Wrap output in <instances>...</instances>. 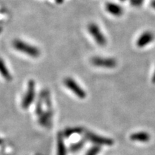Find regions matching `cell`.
Instances as JSON below:
<instances>
[{
  "instance_id": "1",
  "label": "cell",
  "mask_w": 155,
  "mask_h": 155,
  "mask_svg": "<svg viewBox=\"0 0 155 155\" xmlns=\"http://www.w3.org/2000/svg\"><path fill=\"white\" fill-rule=\"evenodd\" d=\"M12 46L17 51L33 58H38L40 55V50L38 48L19 39L13 40Z\"/></svg>"
},
{
  "instance_id": "2",
  "label": "cell",
  "mask_w": 155,
  "mask_h": 155,
  "mask_svg": "<svg viewBox=\"0 0 155 155\" xmlns=\"http://www.w3.org/2000/svg\"><path fill=\"white\" fill-rule=\"evenodd\" d=\"M88 30L97 44L99 45L101 47L106 45L107 43V40L104 33L101 32L99 27L96 23L91 22L88 25Z\"/></svg>"
},
{
  "instance_id": "3",
  "label": "cell",
  "mask_w": 155,
  "mask_h": 155,
  "mask_svg": "<svg viewBox=\"0 0 155 155\" xmlns=\"http://www.w3.org/2000/svg\"><path fill=\"white\" fill-rule=\"evenodd\" d=\"M35 96V82L33 80H30L28 83V88L22 101V107L24 109L29 108L33 102Z\"/></svg>"
},
{
  "instance_id": "4",
  "label": "cell",
  "mask_w": 155,
  "mask_h": 155,
  "mask_svg": "<svg viewBox=\"0 0 155 155\" xmlns=\"http://www.w3.org/2000/svg\"><path fill=\"white\" fill-rule=\"evenodd\" d=\"M65 86L69 90H71L75 96L78 97L81 99H84L86 96V93L81 87L79 86L78 83L72 78L67 77L64 79L63 81Z\"/></svg>"
},
{
  "instance_id": "5",
  "label": "cell",
  "mask_w": 155,
  "mask_h": 155,
  "mask_svg": "<svg viewBox=\"0 0 155 155\" xmlns=\"http://www.w3.org/2000/svg\"><path fill=\"white\" fill-rule=\"evenodd\" d=\"M86 139H88L92 143L97 144L98 146L100 145H104V146H112L114 144V141L111 139L106 138V137H102V136L96 134L91 132V131H86L85 133Z\"/></svg>"
},
{
  "instance_id": "6",
  "label": "cell",
  "mask_w": 155,
  "mask_h": 155,
  "mask_svg": "<svg viewBox=\"0 0 155 155\" xmlns=\"http://www.w3.org/2000/svg\"><path fill=\"white\" fill-rule=\"evenodd\" d=\"M91 63L96 67L113 68L116 66V61L114 58H102L99 56H95L91 59Z\"/></svg>"
},
{
  "instance_id": "7",
  "label": "cell",
  "mask_w": 155,
  "mask_h": 155,
  "mask_svg": "<svg viewBox=\"0 0 155 155\" xmlns=\"http://www.w3.org/2000/svg\"><path fill=\"white\" fill-rule=\"evenodd\" d=\"M154 39V36L152 32H145L141 35L137 41V46L139 48H144L147 45L151 43Z\"/></svg>"
},
{
  "instance_id": "8",
  "label": "cell",
  "mask_w": 155,
  "mask_h": 155,
  "mask_svg": "<svg viewBox=\"0 0 155 155\" xmlns=\"http://www.w3.org/2000/svg\"><path fill=\"white\" fill-rule=\"evenodd\" d=\"M106 9L108 13L114 16L119 17L123 15L124 9L121 6L116 3L107 2L106 4Z\"/></svg>"
},
{
  "instance_id": "9",
  "label": "cell",
  "mask_w": 155,
  "mask_h": 155,
  "mask_svg": "<svg viewBox=\"0 0 155 155\" xmlns=\"http://www.w3.org/2000/svg\"><path fill=\"white\" fill-rule=\"evenodd\" d=\"M0 74L7 81H11L12 80V76L8 70V68L7 67L5 61L1 58H0Z\"/></svg>"
},
{
  "instance_id": "10",
  "label": "cell",
  "mask_w": 155,
  "mask_h": 155,
  "mask_svg": "<svg viewBox=\"0 0 155 155\" xmlns=\"http://www.w3.org/2000/svg\"><path fill=\"white\" fill-rule=\"evenodd\" d=\"M130 139L135 141H141V142H147L150 141V135L146 132H137L130 136Z\"/></svg>"
},
{
  "instance_id": "11",
  "label": "cell",
  "mask_w": 155,
  "mask_h": 155,
  "mask_svg": "<svg viewBox=\"0 0 155 155\" xmlns=\"http://www.w3.org/2000/svg\"><path fill=\"white\" fill-rule=\"evenodd\" d=\"M57 154L58 155H66V148H65V144L63 140V134H59L57 140Z\"/></svg>"
},
{
  "instance_id": "12",
  "label": "cell",
  "mask_w": 155,
  "mask_h": 155,
  "mask_svg": "<svg viewBox=\"0 0 155 155\" xmlns=\"http://www.w3.org/2000/svg\"><path fill=\"white\" fill-rule=\"evenodd\" d=\"M83 128L81 127H71V128H67L63 131V134L65 137H68L74 134H81L83 131Z\"/></svg>"
},
{
  "instance_id": "13",
  "label": "cell",
  "mask_w": 155,
  "mask_h": 155,
  "mask_svg": "<svg viewBox=\"0 0 155 155\" xmlns=\"http://www.w3.org/2000/svg\"><path fill=\"white\" fill-rule=\"evenodd\" d=\"M83 145H84V140H82L79 141V142L75 143V144H73L71 145V147H70V150H71V152H78V151H79L82 149Z\"/></svg>"
},
{
  "instance_id": "14",
  "label": "cell",
  "mask_w": 155,
  "mask_h": 155,
  "mask_svg": "<svg viewBox=\"0 0 155 155\" xmlns=\"http://www.w3.org/2000/svg\"><path fill=\"white\" fill-rule=\"evenodd\" d=\"M101 148L99 146H94L87 152L86 155H97L100 152Z\"/></svg>"
},
{
  "instance_id": "15",
  "label": "cell",
  "mask_w": 155,
  "mask_h": 155,
  "mask_svg": "<svg viewBox=\"0 0 155 155\" xmlns=\"http://www.w3.org/2000/svg\"><path fill=\"white\" fill-rule=\"evenodd\" d=\"M143 2V0H131V5L134 6H139Z\"/></svg>"
},
{
  "instance_id": "16",
  "label": "cell",
  "mask_w": 155,
  "mask_h": 155,
  "mask_svg": "<svg viewBox=\"0 0 155 155\" xmlns=\"http://www.w3.org/2000/svg\"><path fill=\"white\" fill-rule=\"evenodd\" d=\"M151 5H152V7L153 8L155 9V0H152V2H151Z\"/></svg>"
},
{
  "instance_id": "17",
  "label": "cell",
  "mask_w": 155,
  "mask_h": 155,
  "mask_svg": "<svg viewBox=\"0 0 155 155\" xmlns=\"http://www.w3.org/2000/svg\"><path fill=\"white\" fill-rule=\"evenodd\" d=\"M63 1H64V0H55V2H57L58 4H61V3H63Z\"/></svg>"
},
{
  "instance_id": "18",
  "label": "cell",
  "mask_w": 155,
  "mask_h": 155,
  "mask_svg": "<svg viewBox=\"0 0 155 155\" xmlns=\"http://www.w3.org/2000/svg\"><path fill=\"white\" fill-rule=\"evenodd\" d=\"M152 82L155 83V72L154 73V75H153V77H152Z\"/></svg>"
},
{
  "instance_id": "19",
  "label": "cell",
  "mask_w": 155,
  "mask_h": 155,
  "mask_svg": "<svg viewBox=\"0 0 155 155\" xmlns=\"http://www.w3.org/2000/svg\"><path fill=\"white\" fill-rule=\"evenodd\" d=\"M3 142H4L3 139H2L1 138H0V145H1V144H3Z\"/></svg>"
},
{
  "instance_id": "20",
  "label": "cell",
  "mask_w": 155,
  "mask_h": 155,
  "mask_svg": "<svg viewBox=\"0 0 155 155\" xmlns=\"http://www.w3.org/2000/svg\"><path fill=\"white\" fill-rule=\"evenodd\" d=\"M2 32V27H0V33H1Z\"/></svg>"
},
{
  "instance_id": "21",
  "label": "cell",
  "mask_w": 155,
  "mask_h": 155,
  "mask_svg": "<svg viewBox=\"0 0 155 155\" xmlns=\"http://www.w3.org/2000/svg\"><path fill=\"white\" fill-rule=\"evenodd\" d=\"M121 2H124L125 0H121Z\"/></svg>"
}]
</instances>
